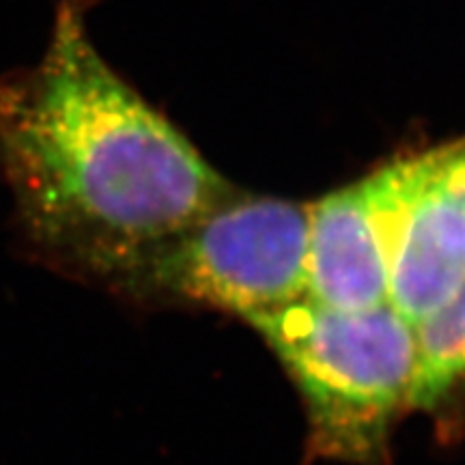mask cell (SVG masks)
I'll return each mask as SVG.
<instances>
[{
    "mask_svg": "<svg viewBox=\"0 0 465 465\" xmlns=\"http://www.w3.org/2000/svg\"><path fill=\"white\" fill-rule=\"evenodd\" d=\"M0 164L35 246L100 278L237 192L104 61L61 0L42 61L0 78Z\"/></svg>",
    "mask_w": 465,
    "mask_h": 465,
    "instance_id": "cell-1",
    "label": "cell"
},
{
    "mask_svg": "<svg viewBox=\"0 0 465 465\" xmlns=\"http://www.w3.org/2000/svg\"><path fill=\"white\" fill-rule=\"evenodd\" d=\"M304 399L311 449L347 463H377L397 414L410 405L414 325L391 302L336 311L306 295L250 315Z\"/></svg>",
    "mask_w": 465,
    "mask_h": 465,
    "instance_id": "cell-2",
    "label": "cell"
},
{
    "mask_svg": "<svg viewBox=\"0 0 465 465\" xmlns=\"http://www.w3.org/2000/svg\"><path fill=\"white\" fill-rule=\"evenodd\" d=\"M311 205L237 194L194 223L121 257L102 284L242 319L306 295Z\"/></svg>",
    "mask_w": 465,
    "mask_h": 465,
    "instance_id": "cell-3",
    "label": "cell"
},
{
    "mask_svg": "<svg viewBox=\"0 0 465 465\" xmlns=\"http://www.w3.org/2000/svg\"><path fill=\"white\" fill-rule=\"evenodd\" d=\"M416 173L418 153L401 155L311 203L306 298L336 311L386 304L394 235Z\"/></svg>",
    "mask_w": 465,
    "mask_h": 465,
    "instance_id": "cell-4",
    "label": "cell"
},
{
    "mask_svg": "<svg viewBox=\"0 0 465 465\" xmlns=\"http://www.w3.org/2000/svg\"><path fill=\"white\" fill-rule=\"evenodd\" d=\"M465 281V213L441 185L433 149L418 153L414 190L391 254L388 302L420 323Z\"/></svg>",
    "mask_w": 465,
    "mask_h": 465,
    "instance_id": "cell-5",
    "label": "cell"
},
{
    "mask_svg": "<svg viewBox=\"0 0 465 465\" xmlns=\"http://www.w3.org/2000/svg\"><path fill=\"white\" fill-rule=\"evenodd\" d=\"M416 366L407 410H433L465 386V281L414 325Z\"/></svg>",
    "mask_w": 465,
    "mask_h": 465,
    "instance_id": "cell-6",
    "label": "cell"
}]
</instances>
